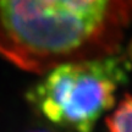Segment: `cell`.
I'll return each instance as SVG.
<instances>
[{
	"label": "cell",
	"mask_w": 132,
	"mask_h": 132,
	"mask_svg": "<svg viewBox=\"0 0 132 132\" xmlns=\"http://www.w3.org/2000/svg\"><path fill=\"white\" fill-rule=\"evenodd\" d=\"M131 23L132 0H0V55L44 75L118 54Z\"/></svg>",
	"instance_id": "1"
},
{
	"label": "cell",
	"mask_w": 132,
	"mask_h": 132,
	"mask_svg": "<svg viewBox=\"0 0 132 132\" xmlns=\"http://www.w3.org/2000/svg\"><path fill=\"white\" fill-rule=\"evenodd\" d=\"M130 61L114 54L60 64L27 90L26 99L57 132H92L114 106L116 90L127 81Z\"/></svg>",
	"instance_id": "2"
},
{
	"label": "cell",
	"mask_w": 132,
	"mask_h": 132,
	"mask_svg": "<svg viewBox=\"0 0 132 132\" xmlns=\"http://www.w3.org/2000/svg\"><path fill=\"white\" fill-rule=\"evenodd\" d=\"M109 132H132V95L127 94L106 119Z\"/></svg>",
	"instance_id": "3"
},
{
	"label": "cell",
	"mask_w": 132,
	"mask_h": 132,
	"mask_svg": "<svg viewBox=\"0 0 132 132\" xmlns=\"http://www.w3.org/2000/svg\"><path fill=\"white\" fill-rule=\"evenodd\" d=\"M40 132H43V131H40Z\"/></svg>",
	"instance_id": "4"
}]
</instances>
